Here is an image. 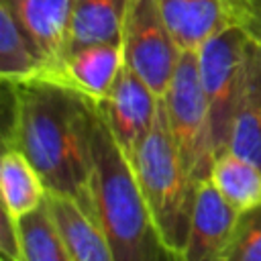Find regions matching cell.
I'll use <instances>...</instances> for the list:
<instances>
[{
    "instance_id": "1",
    "label": "cell",
    "mask_w": 261,
    "mask_h": 261,
    "mask_svg": "<svg viewBox=\"0 0 261 261\" xmlns=\"http://www.w3.org/2000/svg\"><path fill=\"white\" fill-rule=\"evenodd\" d=\"M2 147L20 149L47 192L92 208V133L98 102L49 75L2 82Z\"/></svg>"
},
{
    "instance_id": "2",
    "label": "cell",
    "mask_w": 261,
    "mask_h": 261,
    "mask_svg": "<svg viewBox=\"0 0 261 261\" xmlns=\"http://www.w3.org/2000/svg\"><path fill=\"white\" fill-rule=\"evenodd\" d=\"M92 208L114 261H179L163 243L128 155L100 110L92 133Z\"/></svg>"
},
{
    "instance_id": "3",
    "label": "cell",
    "mask_w": 261,
    "mask_h": 261,
    "mask_svg": "<svg viewBox=\"0 0 261 261\" xmlns=\"http://www.w3.org/2000/svg\"><path fill=\"white\" fill-rule=\"evenodd\" d=\"M130 163L163 243L179 259L190 228L196 186L184 171L171 143L163 100H159L153 128L135 151Z\"/></svg>"
},
{
    "instance_id": "4",
    "label": "cell",
    "mask_w": 261,
    "mask_h": 261,
    "mask_svg": "<svg viewBox=\"0 0 261 261\" xmlns=\"http://www.w3.org/2000/svg\"><path fill=\"white\" fill-rule=\"evenodd\" d=\"M161 100L175 153L190 181L198 188L200 181L210 177L216 155L196 51H181L169 88Z\"/></svg>"
},
{
    "instance_id": "5",
    "label": "cell",
    "mask_w": 261,
    "mask_h": 261,
    "mask_svg": "<svg viewBox=\"0 0 261 261\" xmlns=\"http://www.w3.org/2000/svg\"><path fill=\"white\" fill-rule=\"evenodd\" d=\"M247 37V29L232 20L196 51L216 157L228 151L232 120L243 84Z\"/></svg>"
},
{
    "instance_id": "6",
    "label": "cell",
    "mask_w": 261,
    "mask_h": 261,
    "mask_svg": "<svg viewBox=\"0 0 261 261\" xmlns=\"http://www.w3.org/2000/svg\"><path fill=\"white\" fill-rule=\"evenodd\" d=\"M124 65L130 67L157 98H163L181 49L173 41L157 0H128L122 27Z\"/></svg>"
},
{
    "instance_id": "7",
    "label": "cell",
    "mask_w": 261,
    "mask_h": 261,
    "mask_svg": "<svg viewBox=\"0 0 261 261\" xmlns=\"http://www.w3.org/2000/svg\"><path fill=\"white\" fill-rule=\"evenodd\" d=\"M159 100L155 92L126 65H122L114 86L98 102V110L118 141L120 149L133 159L143 139L153 128Z\"/></svg>"
},
{
    "instance_id": "8",
    "label": "cell",
    "mask_w": 261,
    "mask_h": 261,
    "mask_svg": "<svg viewBox=\"0 0 261 261\" xmlns=\"http://www.w3.org/2000/svg\"><path fill=\"white\" fill-rule=\"evenodd\" d=\"M239 214L241 212L222 198L210 177L200 181L179 261H222Z\"/></svg>"
},
{
    "instance_id": "9",
    "label": "cell",
    "mask_w": 261,
    "mask_h": 261,
    "mask_svg": "<svg viewBox=\"0 0 261 261\" xmlns=\"http://www.w3.org/2000/svg\"><path fill=\"white\" fill-rule=\"evenodd\" d=\"M53 71L67 53L73 0H0ZM45 71V73H47Z\"/></svg>"
},
{
    "instance_id": "10",
    "label": "cell",
    "mask_w": 261,
    "mask_h": 261,
    "mask_svg": "<svg viewBox=\"0 0 261 261\" xmlns=\"http://www.w3.org/2000/svg\"><path fill=\"white\" fill-rule=\"evenodd\" d=\"M228 151L261 167V35L247 37L239 104Z\"/></svg>"
},
{
    "instance_id": "11",
    "label": "cell",
    "mask_w": 261,
    "mask_h": 261,
    "mask_svg": "<svg viewBox=\"0 0 261 261\" xmlns=\"http://www.w3.org/2000/svg\"><path fill=\"white\" fill-rule=\"evenodd\" d=\"M122 65V41L96 43L69 51L53 71H47L43 75L55 77L100 102L114 86Z\"/></svg>"
},
{
    "instance_id": "12",
    "label": "cell",
    "mask_w": 261,
    "mask_h": 261,
    "mask_svg": "<svg viewBox=\"0 0 261 261\" xmlns=\"http://www.w3.org/2000/svg\"><path fill=\"white\" fill-rule=\"evenodd\" d=\"M161 16L181 51H198L232 22L228 0H157Z\"/></svg>"
},
{
    "instance_id": "13",
    "label": "cell",
    "mask_w": 261,
    "mask_h": 261,
    "mask_svg": "<svg viewBox=\"0 0 261 261\" xmlns=\"http://www.w3.org/2000/svg\"><path fill=\"white\" fill-rule=\"evenodd\" d=\"M45 202L73 261H114L104 230L77 200L47 192Z\"/></svg>"
},
{
    "instance_id": "14",
    "label": "cell",
    "mask_w": 261,
    "mask_h": 261,
    "mask_svg": "<svg viewBox=\"0 0 261 261\" xmlns=\"http://www.w3.org/2000/svg\"><path fill=\"white\" fill-rule=\"evenodd\" d=\"M126 6L128 0H73L67 53L86 45L122 41Z\"/></svg>"
},
{
    "instance_id": "15",
    "label": "cell",
    "mask_w": 261,
    "mask_h": 261,
    "mask_svg": "<svg viewBox=\"0 0 261 261\" xmlns=\"http://www.w3.org/2000/svg\"><path fill=\"white\" fill-rule=\"evenodd\" d=\"M0 190L2 206L12 216L22 218L37 210L47 198V186L35 165L16 147H4L0 159Z\"/></svg>"
},
{
    "instance_id": "16",
    "label": "cell",
    "mask_w": 261,
    "mask_h": 261,
    "mask_svg": "<svg viewBox=\"0 0 261 261\" xmlns=\"http://www.w3.org/2000/svg\"><path fill=\"white\" fill-rule=\"evenodd\" d=\"M210 179L222 198L239 212L261 204V167L232 151H224L214 159Z\"/></svg>"
},
{
    "instance_id": "17",
    "label": "cell",
    "mask_w": 261,
    "mask_h": 261,
    "mask_svg": "<svg viewBox=\"0 0 261 261\" xmlns=\"http://www.w3.org/2000/svg\"><path fill=\"white\" fill-rule=\"evenodd\" d=\"M47 65L33 47L16 18L0 2V77L2 82H22L43 75Z\"/></svg>"
},
{
    "instance_id": "18",
    "label": "cell",
    "mask_w": 261,
    "mask_h": 261,
    "mask_svg": "<svg viewBox=\"0 0 261 261\" xmlns=\"http://www.w3.org/2000/svg\"><path fill=\"white\" fill-rule=\"evenodd\" d=\"M18 228L22 241V261H73L47 202L31 214L18 218Z\"/></svg>"
},
{
    "instance_id": "19",
    "label": "cell",
    "mask_w": 261,
    "mask_h": 261,
    "mask_svg": "<svg viewBox=\"0 0 261 261\" xmlns=\"http://www.w3.org/2000/svg\"><path fill=\"white\" fill-rule=\"evenodd\" d=\"M222 261H261V204L239 214Z\"/></svg>"
},
{
    "instance_id": "20",
    "label": "cell",
    "mask_w": 261,
    "mask_h": 261,
    "mask_svg": "<svg viewBox=\"0 0 261 261\" xmlns=\"http://www.w3.org/2000/svg\"><path fill=\"white\" fill-rule=\"evenodd\" d=\"M0 259L4 261H22V241L18 218L12 216L8 208L2 206V220H0Z\"/></svg>"
},
{
    "instance_id": "21",
    "label": "cell",
    "mask_w": 261,
    "mask_h": 261,
    "mask_svg": "<svg viewBox=\"0 0 261 261\" xmlns=\"http://www.w3.org/2000/svg\"><path fill=\"white\" fill-rule=\"evenodd\" d=\"M230 14L247 33L261 35V0H228Z\"/></svg>"
},
{
    "instance_id": "22",
    "label": "cell",
    "mask_w": 261,
    "mask_h": 261,
    "mask_svg": "<svg viewBox=\"0 0 261 261\" xmlns=\"http://www.w3.org/2000/svg\"><path fill=\"white\" fill-rule=\"evenodd\" d=\"M0 261H4V259H0Z\"/></svg>"
}]
</instances>
